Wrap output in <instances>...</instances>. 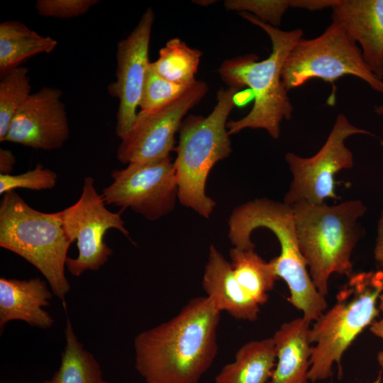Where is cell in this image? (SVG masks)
<instances>
[{
    "label": "cell",
    "mask_w": 383,
    "mask_h": 383,
    "mask_svg": "<svg viewBox=\"0 0 383 383\" xmlns=\"http://www.w3.org/2000/svg\"><path fill=\"white\" fill-rule=\"evenodd\" d=\"M221 311L208 296L191 299L169 321L138 334L135 367L146 383H199L218 352Z\"/></svg>",
    "instance_id": "obj_1"
},
{
    "label": "cell",
    "mask_w": 383,
    "mask_h": 383,
    "mask_svg": "<svg viewBox=\"0 0 383 383\" xmlns=\"http://www.w3.org/2000/svg\"><path fill=\"white\" fill-rule=\"evenodd\" d=\"M241 17L262 28L272 43L270 56L257 61L255 54L226 60L218 73L228 87L250 89L254 105L251 111L238 121L226 124L229 135L245 128L264 129L274 139L280 135V123L292 118L293 106L282 81L284 60L294 45L302 38L300 28L282 30L264 23L252 14L241 12Z\"/></svg>",
    "instance_id": "obj_2"
},
{
    "label": "cell",
    "mask_w": 383,
    "mask_h": 383,
    "mask_svg": "<svg viewBox=\"0 0 383 383\" xmlns=\"http://www.w3.org/2000/svg\"><path fill=\"white\" fill-rule=\"evenodd\" d=\"M228 238L234 247L254 248L250 236L258 228L271 231L280 245V254L271 260L274 272L287 284L288 301L310 322L327 309L325 296L316 288L299 248L291 206L268 199H257L235 209L228 222Z\"/></svg>",
    "instance_id": "obj_3"
},
{
    "label": "cell",
    "mask_w": 383,
    "mask_h": 383,
    "mask_svg": "<svg viewBox=\"0 0 383 383\" xmlns=\"http://www.w3.org/2000/svg\"><path fill=\"white\" fill-rule=\"evenodd\" d=\"M291 207L299 248L313 284L325 296L332 274H353L352 253L362 236L357 221L367 207L358 199L333 206L302 201Z\"/></svg>",
    "instance_id": "obj_4"
},
{
    "label": "cell",
    "mask_w": 383,
    "mask_h": 383,
    "mask_svg": "<svg viewBox=\"0 0 383 383\" xmlns=\"http://www.w3.org/2000/svg\"><path fill=\"white\" fill-rule=\"evenodd\" d=\"M239 89L228 87L217 92V104L206 116L190 115L179 128L174 162L180 203L209 218L216 202L205 193L208 175L219 160L232 151L226 127L228 117L237 105Z\"/></svg>",
    "instance_id": "obj_5"
},
{
    "label": "cell",
    "mask_w": 383,
    "mask_h": 383,
    "mask_svg": "<svg viewBox=\"0 0 383 383\" xmlns=\"http://www.w3.org/2000/svg\"><path fill=\"white\" fill-rule=\"evenodd\" d=\"M336 295L335 304L310 329L312 347L309 380H324L336 363L342 374L341 359L363 330L375 320L377 301L383 292V270L353 274Z\"/></svg>",
    "instance_id": "obj_6"
},
{
    "label": "cell",
    "mask_w": 383,
    "mask_h": 383,
    "mask_svg": "<svg viewBox=\"0 0 383 383\" xmlns=\"http://www.w3.org/2000/svg\"><path fill=\"white\" fill-rule=\"evenodd\" d=\"M55 213L30 207L15 191L3 195L0 205V246L24 258L46 278L61 301L70 290L65 274L71 245Z\"/></svg>",
    "instance_id": "obj_7"
},
{
    "label": "cell",
    "mask_w": 383,
    "mask_h": 383,
    "mask_svg": "<svg viewBox=\"0 0 383 383\" xmlns=\"http://www.w3.org/2000/svg\"><path fill=\"white\" fill-rule=\"evenodd\" d=\"M281 74L287 91L311 79L318 78L333 84L338 79L352 75L383 94V80L371 72L360 48L335 21L319 36L299 40L286 57Z\"/></svg>",
    "instance_id": "obj_8"
},
{
    "label": "cell",
    "mask_w": 383,
    "mask_h": 383,
    "mask_svg": "<svg viewBox=\"0 0 383 383\" xmlns=\"http://www.w3.org/2000/svg\"><path fill=\"white\" fill-rule=\"evenodd\" d=\"M374 135L370 131L353 125L340 113L329 135L318 152L303 157L287 152L285 160L292 174V180L284 198L292 206L298 202L324 204L326 199H337L335 176L343 170L353 166V155L345 145V140L353 135Z\"/></svg>",
    "instance_id": "obj_9"
},
{
    "label": "cell",
    "mask_w": 383,
    "mask_h": 383,
    "mask_svg": "<svg viewBox=\"0 0 383 383\" xmlns=\"http://www.w3.org/2000/svg\"><path fill=\"white\" fill-rule=\"evenodd\" d=\"M57 214L69 240H77L78 256L67 257L66 261L69 272L75 277L86 270H98L108 261L112 250L106 244L104 236L109 229L115 228L129 238L120 213L106 209L94 179L89 176L84 179L79 199Z\"/></svg>",
    "instance_id": "obj_10"
},
{
    "label": "cell",
    "mask_w": 383,
    "mask_h": 383,
    "mask_svg": "<svg viewBox=\"0 0 383 383\" xmlns=\"http://www.w3.org/2000/svg\"><path fill=\"white\" fill-rule=\"evenodd\" d=\"M112 182L102 190L106 204L131 209L149 221L174 207L178 186L171 157L149 163H131L113 170Z\"/></svg>",
    "instance_id": "obj_11"
},
{
    "label": "cell",
    "mask_w": 383,
    "mask_h": 383,
    "mask_svg": "<svg viewBox=\"0 0 383 383\" xmlns=\"http://www.w3.org/2000/svg\"><path fill=\"white\" fill-rule=\"evenodd\" d=\"M209 90L196 80L179 99L152 112L140 111L128 132L121 139L116 157L123 164L149 163L170 157L174 150V135L185 114Z\"/></svg>",
    "instance_id": "obj_12"
},
{
    "label": "cell",
    "mask_w": 383,
    "mask_h": 383,
    "mask_svg": "<svg viewBox=\"0 0 383 383\" xmlns=\"http://www.w3.org/2000/svg\"><path fill=\"white\" fill-rule=\"evenodd\" d=\"M155 14L148 8L131 33L116 47V80L108 91L119 101L116 135L121 139L128 132L136 116L150 62L149 45Z\"/></svg>",
    "instance_id": "obj_13"
},
{
    "label": "cell",
    "mask_w": 383,
    "mask_h": 383,
    "mask_svg": "<svg viewBox=\"0 0 383 383\" xmlns=\"http://www.w3.org/2000/svg\"><path fill=\"white\" fill-rule=\"evenodd\" d=\"M62 96L50 87L32 94L13 118L4 141L44 150L62 148L70 135Z\"/></svg>",
    "instance_id": "obj_14"
},
{
    "label": "cell",
    "mask_w": 383,
    "mask_h": 383,
    "mask_svg": "<svg viewBox=\"0 0 383 383\" xmlns=\"http://www.w3.org/2000/svg\"><path fill=\"white\" fill-rule=\"evenodd\" d=\"M331 9L332 21L359 43L366 65L383 80V0H339Z\"/></svg>",
    "instance_id": "obj_15"
},
{
    "label": "cell",
    "mask_w": 383,
    "mask_h": 383,
    "mask_svg": "<svg viewBox=\"0 0 383 383\" xmlns=\"http://www.w3.org/2000/svg\"><path fill=\"white\" fill-rule=\"evenodd\" d=\"M52 293L38 277L28 280L0 279V328L12 320H21L40 328H50L51 316L42 308L50 305Z\"/></svg>",
    "instance_id": "obj_16"
},
{
    "label": "cell",
    "mask_w": 383,
    "mask_h": 383,
    "mask_svg": "<svg viewBox=\"0 0 383 383\" xmlns=\"http://www.w3.org/2000/svg\"><path fill=\"white\" fill-rule=\"evenodd\" d=\"M202 287L221 312L226 311L238 320L254 321L257 318L260 305L240 287L231 263L213 245L209 248Z\"/></svg>",
    "instance_id": "obj_17"
},
{
    "label": "cell",
    "mask_w": 383,
    "mask_h": 383,
    "mask_svg": "<svg viewBox=\"0 0 383 383\" xmlns=\"http://www.w3.org/2000/svg\"><path fill=\"white\" fill-rule=\"evenodd\" d=\"M311 323L299 317L282 323L274 333L277 363L268 383H308L313 347Z\"/></svg>",
    "instance_id": "obj_18"
},
{
    "label": "cell",
    "mask_w": 383,
    "mask_h": 383,
    "mask_svg": "<svg viewBox=\"0 0 383 383\" xmlns=\"http://www.w3.org/2000/svg\"><path fill=\"white\" fill-rule=\"evenodd\" d=\"M276 358L272 337L248 342L237 350L234 360L222 367L214 383H268Z\"/></svg>",
    "instance_id": "obj_19"
},
{
    "label": "cell",
    "mask_w": 383,
    "mask_h": 383,
    "mask_svg": "<svg viewBox=\"0 0 383 383\" xmlns=\"http://www.w3.org/2000/svg\"><path fill=\"white\" fill-rule=\"evenodd\" d=\"M56 40L43 36L18 21L0 23V75L20 67L26 59L52 52Z\"/></svg>",
    "instance_id": "obj_20"
},
{
    "label": "cell",
    "mask_w": 383,
    "mask_h": 383,
    "mask_svg": "<svg viewBox=\"0 0 383 383\" xmlns=\"http://www.w3.org/2000/svg\"><path fill=\"white\" fill-rule=\"evenodd\" d=\"M233 274L243 290L260 306L268 300V293L278 279L271 260H263L255 248L233 247L229 252Z\"/></svg>",
    "instance_id": "obj_21"
},
{
    "label": "cell",
    "mask_w": 383,
    "mask_h": 383,
    "mask_svg": "<svg viewBox=\"0 0 383 383\" xmlns=\"http://www.w3.org/2000/svg\"><path fill=\"white\" fill-rule=\"evenodd\" d=\"M65 337L60 365L52 378L43 383H109L103 378L100 365L94 355L77 340L69 318Z\"/></svg>",
    "instance_id": "obj_22"
},
{
    "label": "cell",
    "mask_w": 383,
    "mask_h": 383,
    "mask_svg": "<svg viewBox=\"0 0 383 383\" xmlns=\"http://www.w3.org/2000/svg\"><path fill=\"white\" fill-rule=\"evenodd\" d=\"M200 50L189 47L178 38L168 40L159 52L158 59L150 63L153 70L165 79L179 84L195 82Z\"/></svg>",
    "instance_id": "obj_23"
},
{
    "label": "cell",
    "mask_w": 383,
    "mask_h": 383,
    "mask_svg": "<svg viewBox=\"0 0 383 383\" xmlns=\"http://www.w3.org/2000/svg\"><path fill=\"white\" fill-rule=\"evenodd\" d=\"M31 94V85L27 67H18L1 77V142H4L13 118Z\"/></svg>",
    "instance_id": "obj_24"
},
{
    "label": "cell",
    "mask_w": 383,
    "mask_h": 383,
    "mask_svg": "<svg viewBox=\"0 0 383 383\" xmlns=\"http://www.w3.org/2000/svg\"><path fill=\"white\" fill-rule=\"evenodd\" d=\"M193 84L185 85L167 81L157 74L150 64L139 103L140 111L152 112L167 106L179 99Z\"/></svg>",
    "instance_id": "obj_25"
},
{
    "label": "cell",
    "mask_w": 383,
    "mask_h": 383,
    "mask_svg": "<svg viewBox=\"0 0 383 383\" xmlns=\"http://www.w3.org/2000/svg\"><path fill=\"white\" fill-rule=\"evenodd\" d=\"M57 175L50 169L38 163L34 169L19 174H0V194L18 188L40 191L52 189L57 183Z\"/></svg>",
    "instance_id": "obj_26"
},
{
    "label": "cell",
    "mask_w": 383,
    "mask_h": 383,
    "mask_svg": "<svg viewBox=\"0 0 383 383\" xmlns=\"http://www.w3.org/2000/svg\"><path fill=\"white\" fill-rule=\"evenodd\" d=\"M224 7L227 10L252 14L260 21L277 27L285 11L291 7V0H226Z\"/></svg>",
    "instance_id": "obj_27"
},
{
    "label": "cell",
    "mask_w": 383,
    "mask_h": 383,
    "mask_svg": "<svg viewBox=\"0 0 383 383\" xmlns=\"http://www.w3.org/2000/svg\"><path fill=\"white\" fill-rule=\"evenodd\" d=\"M99 0H37L35 9L45 18H70L84 15Z\"/></svg>",
    "instance_id": "obj_28"
},
{
    "label": "cell",
    "mask_w": 383,
    "mask_h": 383,
    "mask_svg": "<svg viewBox=\"0 0 383 383\" xmlns=\"http://www.w3.org/2000/svg\"><path fill=\"white\" fill-rule=\"evenodd\" d=\"M338 1L339 0H291V7L309 11H317L328 7L332 8Z\"/></svg>",
    "instance_id": "obj_29"
},
{
    "label": "cell",
    "mask_w": 383,
    "mask_h": 383,
    "mask_svg": "<svg viewBox=\"0 0 383 383\" xmlns=\"http://www.w3.org/2000/svg\"><path fill=\"white\" fill-rule=\"evenodd\" d=\"M378 308L382 313V318L379 320H374L371 323L370 331L374 335L379 338L383 343V292L379 297ZM377 359L383 372V350L377 353Z\"/></svg>",
    "instance_id": "obj_30"
},
{
    "label": "cell",
    "mask_w": 383,
    "mask_h": 383,
    "mask_svg": "<svg viewBox=\"0 0 383 383\" xmlns=\"http://www.w3.org/2000/svg\"><path fill=\"white\" fill-rule=\"evenodd\" d=\"M374 257L383 270V211L381 213L378 223L377 233L374 248Z\"/></svg>",
    "instance_id": "obj_31"
},
{
    "label": "cell",
    "mask_w": 383,
    "mask_h": 383,
    "mask_svg": "<svg viewBox=\"0 0 383 383\" xmlns=\"http://www.w3.org/2000/svg\"><path fill=\"white\" fill-rule=\"evenodd\" d=\"M16 163V157L11 150L0 149V174H10Z\"/></svg>",
    "instance_id": "obj_32"
},
{
    "label": "cell",
    "mask_w": 383,
    "mask_h": 383,
    "mask_svg": "<svg viewBox=\"0 0 383 383\" xmlns=\"http://www.w3.org/2000/svg\"><path fill=\"white\" fill-rule=\"evenodd\" d=\"M374 112L379 116H383V104L374 107Z\"/></svg>",
    "instance_id": "obj_33"
},
{
    "label": "cell",
    "mask_w": 383,
    "mask_h": 383,
    "mask_svg": "<svg viewBox=\"0 0 383 383\" xmlns=\"http://www.w3.org/2000/svg\"><path fill=\"white\" fill-rule=\"evenodd\" d=\"M382 371H381L379 372L377 378L374 382H372V383H382Z\"/></svg>",
    "instance_id": "obj_34"
}]
</instances>
